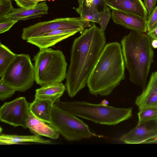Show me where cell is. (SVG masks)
Returning <instances> with one entry per match:
<instances>
[{"instance_id": "6da1fadb", "label": "cell", "mask_w": 157, "mask_h": 157, "mask_svg": "<svg viewBox=\"0 0 157 157\" xmlns=\"http://www.w3.org/2000/svg\"><path fill=\"white\" fill-rule=\"evenodd\" d=\"M104 32L93 24L73 42L66 76L68 94L73 98L85 87L106 45Z\"/></svg>"}, {"instance_id": "7a4b0ae2", "label": "cell", "mask_w": 157, "mask_h": 157, "mask_svg": "<svg viewBox=\"0 0 157 157\" xmlns=\"http://www.w3.org/2000/svg\"><path fill=\"white\" fill-rule=\"evenodd\" d=\"M125 68L121 44L114 42L106 44L88 78L90 93L109 95L124 79Z\"/></svg>"}, {"instance_id": "3957f363", "label": "cell", "mask_w": 157, "mask_h": 157, "mask_svg": "<svg viewBox=\"0 0 157 157\" xmlns=\"http://www.w3.org/2000/svg\"><path fill=\"white\" fill-rule=\"evenodd\" d=\"M151 38L144 33L132 31L121 41L124 66L129 74V80L144 90L154 53Z\"/></svg>"}, {"instance_id": "277c9868", "label": "cell", "mask_w": 157, "mask_h": 157, "mask_svg": "<svg viewBox=\"0 0 157 157\" xmlns=\"http://www.w3.org/2000/svg\"><path fill=\"white\" fill-rule=\"evenodd\" d=\"M54 104L76 116L101 124L115 125L128 119L132 116V108L105 106L101 103L95 104L83 101H59Z\"/></svg>"}, {"instance_id": "5b68a950", "label": "cell", "mask_w": 157, "mask_h": 157, "mask_svg": "<svg viewBox=\"0 0 157 157\" xmlns=\"http://www.w3.org/2000/svg\"><path fill=\"white\" fill-rule=\"evenodd\" d=\"M34 59L35 81L38 85L42 86L60 82L66 78L67 64L60 50L40 49Z\"/></svg>"}, {"instance_id": "8992f818", "label": "cell", "mask_w": 157, "mask_h": 157, "mask_svg": "<svg viewBox=\"0 0 157 157\" xmlns=\"http://www.w3.org/2000/svg\"><path fill=\"white\" fill-rule=\"evenodd\" d=\"M49 124L66 140L72 141L99 136L76 116L54 104Z\"/></svg>"}, {"instance_id": "52a82bcc", "label": "cell", "mask_w": 157, "mask_h": 157, "mask_svg": "<svg viewBox=\"0 0 157 157\" xmlns=\"http://www.w3.org/2000/svg\"><path fill=\"white\" fill-rule=\"evenodd\" d=\"M1 79L16 91L25 92L31 88L35 81V72L30 56L16 54Z\"/></svg>"}, {"instance_id": "ba28073f", "label": "cell", "mask_w": 157, "mask_h": 157, "mask_svg": "<svg viewBox=\"0 0 157 157\" xmlns=\"http://www.w3.org/2000/svg\"><path fill=\"white\" fill-rule=\"evenodd\" d=\"M90 23L82 20L80 17L58 18L23 28L21 38L26 41L31 38L58 29H73L82 32L85 28L92 25Z\"/></svg>"}, {"instance_id": "9c48e42d", "label": "cell", "mask_w": 157, "mask_h": 157, "mask_svg": "<svg viewBox=\"0 0 157 157\" xmlns=\"http://www.w3.org/2000/svg\"><path fill=\"white\" fill-rule=\"evenodd\" d=\"M29 103L25 97H19L1 107L0 119L3 122L14 127L21 126L27 128L26 122L29 117Z\"/></svg>"}, {"instance_id": "30bf717a", "label": "cell", "mask_w": 157, "mask_h": 157, "mask_svg": "<svg viewBox=\"0 0 157 157\" xmlns=\"http://www.w3.org/2000/svg\"><path fill=\"white\" fill-rule=\"evenodd\" d=\"M157 137V119L138 122L137 125L119 138L127 144H140Z\"/></svg>"}, {"instance_id": "8fae6325", "label": "cell", "mask_w": 157, "mask_h": 157, "mask_svg": "<svg viewBox=\"0 0 157 157\" xmlns=\"http://www.w3.org/2000/svg\"><path fill=\"white\" fill-rule=\"evenodd\" d=\"M112 18L117 24L137 32H147V19L115 9L111 8Z\"/></svg>"}, {"instance_id": "7c38bea8", "label": "cell", "mask_w": 157, "mask_h": 157, "mask_svg": "<svg viewBox=\"0 0 157 157\" xmlns=\"http://www.w3.org/2000/svg\"><path fill=\"white\" fill-rule=\"evenodd\" d=\"M79 32L76 30L58 29L31 38L26 41L37 46L40 49L47 48Z\"/></svg>"}, {"instance_id": "4fadbf2b", "label": "cell", "mask_w": 157, "mask_h": 157, "mask_svg": "<svg viewBox=\"0 0 157 157\" xmlns=\"http://www.w3.org/2000/svg\"><path fill=\"white\" fill-rule=\"evenodd\" d=\"M49 9L46 1L41 2L35 5L14 9L9 14L0 18V20H11L24 21L38 18L48 14Z\"/></svg>"}, {"instance_id": "5bb4252c", "label": "cell", "mask_w": 157, "mask_h": 157, "mask_svg": "<svg viewBox=\"0 0 157 157\" xmlns=\"http://www.w3.org/2000/svg\"><path fill=\"white\" fill-rule=\"evenodd\" d=\"M110 9L114 8L147 19L148 14L141 0H102Z\"/></svg>"}, {"instance_id": "9a60e30c", "label": "cell", "mask_w": 157, "mask_h": 157, "mask_svg": "<svg viewBox=\"0 0 157 157\" xmlns=\"http://www.w3.org/2000/svg\"><path fill=\"white\" fill-rule=\"evenodd\" d=\"M135 103L139 109L157 107V71L152 73L147 86L137 97Z\"/></svg>"}, {"instance_id": "2e32d148", "label": "cell", "mask_w": 157, "mask_h": 157, "mask_svg": "<svg viewBox=\"0 0 157 157\" xmlns=\"http://www.w3.org/2000/svg\"><path fill=\"white\" fill-rule=\"evenodd\" d=\"M45 122L38 119L29 111L26 122L27 128L35 135L42 136L52 139H57L59 137V133L54 128Z\"/></svg>"}, {"instance_id": "e0dca14e", "label": "cell", "mask_w": 157, "mask_h": 157, "mask_svg": "<svg viewBox=\"0 0 157 157\" xmlns=\"http://www.w3.org/2000/svg\"><path fill=\"white\" fill-rule=\"evenodd\" d=\"M54 104L49 100L35 98L34 101L29 104V111L37 118L49 124Z\"/></svg>"}, {"instance_id": "ac0fdd59", "label": "cell", "mask_w": 157, "mask_h": 157, "mask_svg": "<svg viewBox=\"0 0 157 157\" xmlns=\"http://www.w3.org/2000/svg\"><path fill=\"white\" fill-rule=\"evenodd\" d=\"M65 89L62 82L45 85L36 90L35 98L48 100L55 104L59 101Z\"/></svg>"}, {"instance_id": "d6986e66", "label": "cell", "mask_w": 157, "mask_h": 157, "mask_svg": "<svg viewBox=\"0 0 157 157\" xmlns=\"http://www.w3.org/2000/svg\"><path fill=\"white\" fill-rule=\"evenodd\" d=\"M25 143L49 144L51 143V141L44 139L40 136L35 135L24 136L2 134L0 136V145L23 144Z\"/></svg>"}, {"instance_id": "ffe728a7", "label": "cell", "mask_w": 157, "mask_h": 157, "mask_svg": "<svg viewBox=\"0 0 157 157\" xmlns=\"http://www.w3.org/2000/svg\"><path fill=\"white\" fill-rule=\"evenodd\" d=\"M16 54L1 43L0 44V77L15 58Z\"/></svg>"}, {"instance_id": "44dd1931", "label": "cell", "mask_w": 157, "mask_h": 157, "mask_svg": "<svg viewBox=\"0 0 157 157\" xmlns=\"http://www.w3.org/2000/svg\"><path fill=\"white\" fill-rule=\"evenodd\" d=\"M75 10L82 20L90 22L99 23V11L98 9L87 6L84 3L80 9Z\"/></svg>"}, {"instance_id": "7402d4cb", "label": "cell", "mask_w": 157, "mask_h": 157, "mask_svg": "<svg viewBox=\"0 0 157 157\" xmlns=\"http://www.w3.org/2000/svg\"><path fill=\"white\" fill-rule=\"evenodd\" d=\"M139 109L138 122L157 119V107H147Z\"/></svg>"}, {"instance_id": "603a6c76", "label": "cell", "mask_w": 157, "mask_h": 157, "mask_svg": "<svg viewBox=\"0 0 157 157\" xmlns=\"http://www.w3.org/2000/svg\"><path fill=\"white\" fill-rule=\"evenodd\" d=\"M110 9V8L105 4L103 10L99 12L98 23L100 25V29L103 32L105 30L112 16Z\"/></svg>"}, {"instance_id": "cb8c5ba5", "label": "cell", "mask_w": 157, "mask_h": 157, "mask_svg": "<svg viewBox=\"0 0 157 157\" xmlns=\"http://www.w3.org/2000/svg\"><path fill=\"white\" fill-rule=\"evenodd\" d=\"M14 89L0 79V99L4 101L12 96L16 91Z\"/></svg>"}, {"instance_id": "d4e9b609", "label": "cell", "mask_w": 157, "mask_h": 157, "mask_svg": "<svg viewBox=\"0 0 157 157\" xmlns=\"http://www.w3.org/2000/svg\"><path fill=\"white\" fill-rule=\"evenodd\" d=\"M147 26L148 32L153 31L157 27V6L148 16Z\"/></svg>"}, {"instance_id": "484cf974", "label": "cell", "mask_w": 157, "mask_h": 157, "mask_svg": "<svg viewBox=\"0 0 157 157\" xmlns=\"http://www.w3.org/2000/svg\"><path fill=\"white\" fill-rule=\"evenodd\" d=\"M11 0H0V18L7 15L14 9Z\"/></svg>"}, {"instance_id": "4316f807", "label": "cell", "mask_w": 157, "mask_h": 157, "mask_svg": "<svg viewBox=\"0 0 157 157\" xmlns=\"http://www.w3.org/2000/svg\"><path fill=\"white\" fill-rule=\"evenodd\" d=\"M18 21L11 20H0V33H3L9 30Z\"/></svg>"}, {"instance_id": "83f0119b", "label": "cell", "mask_w": 157, "mask_h": 157, "mask_svg": "<svg viewBox=\"0 0 157 157\" xmlns=\"http://www.w3.org/2000/svg\"><path fill=\"white\" fill-rule=\"evenodd\" d=\"M15 1L17 5L20 7L25 8L36 5L38 2L30 0H13Z\"/></svg>"}, {"instance_id": "f1b7e54d", "label": "cell", "mask_w": 157, "mask_h": 157, "mask_svg": "<svg viewBox=\"0 0 157 157\" xmlns=\"http://www.w3.org/2000/svg\"><path fill=\"white\" fill-rule=\"evenodd\" d=\"M144 3L147 10L148 16L155 7L157 0H143Z\"/></svg>"}, {"instance_id": "f546056e", "label": "cell", "mask_w": 157, "mask_h": 157, "mask_svg": "<svg viewBox=\"0 0 157 157\" xmlns=\"http://www.w3.org/2000/svg\"><path fill=\"white\" fill-rule=\"evenodd\" d=\"M105 3L102 0H94L93 4L90 7L93 8L98 9L99 10V9L102 10Z\"/></svg>"}, {"instance_id": "4dcf8cb0", "label": "cell", "mask_w": 157, "mask_h": 157, "mask_svg": "<svg viewBox=\"0 0 157 157\" xmlns=\"http://www.w3.org/2000/svg\"><path fill=\"white\" fill-rule=\"evenodd\" d=\"M147 35L151 38L157 40V27L153 31L147 32Z\"/></svg>"}, {"instance_id": "1f68e13d", "label": "cell", "mask_w": 157, "mask_h": 157, "mask_svg": "<svg viewBox=\"0 0 157 157\" xmlns=\"http://www.w3.org/2000/svg\"><path fill=\"white\" fill-rule=\"evenodd\" d=\"M143 144H157V137L147 141Z\"/></svg>"}, {"instance_id": "d6a6232c", "label": "cell", "mask_w": 157, "mask_h": 157, "mask_svg": "<svg viewBox=\"0 0 157 157\" xmlns=\"http://www.w3.org/2000/svg\"><path fill=\"white\" fill-rule=\"evenodd\" d=\"M151 46L152 48H157V40L155 39H153L151 41Z\"/></svg>"}, {"instance_id": "836d02e7", "label": "cell", "mask_w": 157, "mask_h": 157, "mask_svg": "<svg viewBox=\"0 0 157 157\" xmlns=\"http://www.w3.org/2000/svg\"><path fill=\"white\" fill-rule=\"evenodd\" d=\"M94 0H84V2L85 5L88 7H90L92 6Z\"/></svg>"}, {"instance_id": "e575fe53", "label": "cell", "mask_w": 157, "mask_h": 157, "mask_svg": "<svg viewBox=\"0 0 157 157\" xmlns=\"http://www.w3.org/2000/svg\"><path fill=\"white\" fill-rule=\"evenodd\" d=\"M78 4V7L76 9H80L85 3L84 0H77Z\"/></svg>"}, {"instance_id": "d590c367", "label": "cell", "mask_w": 157, "mask_h": 157, "mask_svg": "<svg viewBox=\"0 0 157 157\" xmlns=\"http://www.w3.org/2000/svg\"><path fill=\"white\" fill-rule=\"evenodd\" d=\"M101 103L104 106H107L109 104V102L107 100L104 99L101 101Z\"/></svg>"}, {"instance_id": "8d00e7d4", "label": "cell", "mask_w": 157, "mask_h": 157, "mask_svg": "<svg viewBox=\"0 0 157 157\" xmlns=\"http://www.w3.org/2000/svg\"><path fill=\"white\" fill-rule=\"evenodd\" d=\"M34 2H42L44 1H50V0H30Z\"/></svg>"}]
</instances>
